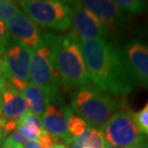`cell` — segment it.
<instances>
[{
	"label": "cell",
	"mask_w": 148,
	"mask_h": 148,
	"mask_svg": "<svg viewBox=\"0 0 148 148\" xmlns=\"http://www.w3.org/2000/svg\"><path fill=\"white\" fill-rule=\"evenodd\" d=\"M23 96L26 100L29 111L37 116L42 115L47 105L51 101V98L42 88L32 84L31 82L23 91Z\"/></svg>",
	"instance_id": "cell-14"
},
{
	"label": "cell",
	"mask_w": 148,
	"mask_h": 148,
	"mask_svg": "<svg viewBox=\"0 0 148 148\" xmlns=\"http://www.w3.org/2000/svg\"><path fill=\"white\" fill-rule=\"evenodd\" d=\"M6 26L13 40L24 44L31 50L40 43L42 35L38 25L23 12L18 11L9 18L6 21Z\"/></svg>",
	"instance_id": "cell-12"
},
{
	"label": "cell",
	"mask_w": 148,
	"mask_h": 148,
	"mask_svg": "<svg viewBox=\"0 0 148 148\" xmlns=\"http://www.w3.org/2000/svg\"><path fill=\"white\" fill-rule=\"evenodd\" d=\"M28 111L23 94L8 82L0 91V116L7 121L17 122Z\"/></svg>",
	"instance_id": "cell-13"
},
{
	"label": "cell",
	"mask_w": 148,
	"mask_h": 148,
	"mask_svg": "<svg viewBox=\"0 0 148 148\" xmlns=\"http://www.w3.org/2000/svg\"><path fill=\"white\" fill-rule=\"evenodd\" d=\"M23 13L42 27L64 32L71 26L70 4L58 0H28L19 2Z\"/></svg>",
	"instance_id": "cell-5"
},
{
	"label": "cell",
	"mask_w": 148,
	"mask_h": 148,
	"mask_svg": "<svg viewBox=\"0 0 148 148\" xmlns=\"http://www.w3.org/2000/svg\"><path fill=\"white\" fill-rule=\"evenodd\" d=\"M16 129H18L30 141H37L38 137L41 135V132L44 130L40 118L30 111H28L27 114L23 115L16 122Z\"/></svg>",
	"instance_id": "cell-15"
},
{
	"label": "cell",
	"mask_w": 148,
	"mask_h": 148,
	"mask_svg": "<svg viewBox=\"0 0 148 148\" xmlns=\"http://www.w3.org/2000/svg\"><path fill=\"white\" fill-rule=\"evenodd\" d=\"M81 5L92 13L107 30L117 31L131 21V17L122 12L114 1L108 0H85Z\"/></svg>",
	"instance_id": "cell-10"
},
{
	"label": "cell",
	"mask_w": 148,
	"mask_h": 148,
	"mask_svg": "<svg viewBox=\"0 0 148 148\" xmlns=\"http://www.w3.org/2000/svg\"><path fill=\"white\" fill-rule=\"evenodd\" d=\"M114 4L127 14H140L148 11V2L141 0H114Z\"/></svg>",
	"instance_id": "cell-17"
},
{
	"label": "cell",
	"mask_w": 148,
	"mask_h": 148,
	"mask_svg": "<svg viewBox=\"0 0 148 148\" xmlns=\"http://www.w3.org/2000/svg\"><path fill=\"white\" fill-rule=\"evenodd\" d=\"M53 148H67V147H66V144H63V143H56Z\"/></svg>",
	"instance_id": "cell-30"
},
{
	"label": "cell",
	"mask_w": 148,
	"mask_h": 148,
	"mask_svg": "<svg viewBox=\"0 0 148 148\" xmlns=\"http://www.w3.org/2000/svg\"><path fill=\"white\" fill-rule=\"evenodd\" d=\"M72 114L71 108L67 107L59 95L49 102L40 121L47 132L66 143L71 138L67 132V122Z\"/></svg>",
	"instance_id": "cell-9"
},
{
	"label": "cell",
	"mask_w": 148,
	"mask_h": 148,
	"mask_svg": "<svg viewBox=\"0 0 148 148\" xmlns=\"http://www.w3.org/2000/svg\"><path fill=\"white\" fill-rule=\"evenodd\" d=\"M54 71L59 84L66 88H80L90 83L79 41L70 33L60 37L54 58Z\"/></svg>",
	"instance_id": "cell-3"
},
{
	"label": "cell",
	"mask_w": 148,
	"mask_h": 148,
	"mask_svg": "<svg viewBox=\"0 0 148 148\" xmlns=\"http://www.w3.org/2000/svg\"><path fill=\"white\" fill-rule=\"evenodd\" d=\"M55 137L52 136L49 132H47L45 129L41 132V135L37 140V143H38L41 148H53L56 144Z\"/></svg>",
	"instance_id": "cell-22"
},
{
	"label": "cell",
	"mask_w": 148,
	"mask_h": 148,
	"mask_svg": "<svg viewBox=\"0 0 148 148\" xmlns=\"http://www.w3.org/2000/svg\"><path fill=\"white\" fill-rule=\"evenodd\" d=\"M64 143H66V145H69V148H82L81 146L78 145V144H77L75 141L72 140V138H69V140H67V141H66Z\"/></svg>",
	"instance_id": "cell-28"
},
{
	"label": "cell",
	"mask_w": 148,
	"mask_h": 148,
	"mask_svg": "<svg viewBox=\"0 0 148 148\" xmlns=\"http://www.w3.org/2000/svg\"><path fill=\"white\" fill-rule=\"evenodd\" d=\"M1 148H22V146L20 144L14 143L10 138H7L4 140V143H3Z\"/></svg>",
	"instance_id": "cell-25"
},
{
	"label": "cell",
	"mask_w": 148,
	"mask_h": 148,
	"mask_svg": "<svg viewBox=\"0 0 148 148\" xmlns=\"http://www.w3.org/2000/svg\"><path fill=\"white\" fill-rule=\"evenodd\" d=\"M7 83H8L7 71H6L4 63H3V61L0 59V90L5 87Z\"/></svg>",
	"instance_id": "cell-24"
},
{
	"label": "cell",
	"mask_w": 148,
	"mask_h": 148,
	"mask_svg": "<svg viewBox=\"0 0 148 148\" xmlns=\"http://www.w3.org/2000/svg\"><path fill=\"white\" fill-rule=\"evenodd\" d=\"M20 11L18 5L14 1L0 0V19L7 21L9 18L14 16L17 12Z\"/></svg>",
	"instance_id": "cell-20"
},
{
	"label": "cell",
	"mask_w": 148,
	"mask_h": 148,
	"mask_svg": "<svg viewBox=\"0 0 148 148\" xmlns=\"http://www.w3.org/2000/svg\"><path fill=\"white\" fill-rule=\"evenodd\" d=\"M88 123L81 116L72 114L67 122V132L70 138H76L82 135L88 129Z\"/></svg>",
	"instance_id": "cell-18"
},
{
	"label": "cell",
	"mask_w": 148,
	"mask_h": 148,
	"mask_svg": "<svg viewBox=\"0 0 148 148\" xmlns=\"http://www.w3.org/2000/svg\"><path fill=\"white\" fill-rule=\"evenodd\" d=\"M72 140L82 148H104L105 138L102 130L94 127H88L82 135Z\"/></svg>",
	"instance_id": "cell-16"
},
{
	"label": "cell",
	"mask_w": 148,
	"mask_h": 148,
	"mask_svg": "<svg viewBox=\"0 0 148 148\" xmlns=\"http://www.w3.org/2000/svg\"><path fill=\"white\" fill-rule=\"evenodd\" d=\"M11 37L8 32L6 23L0 19V59L3 57L6 48L10 42Z\"/></svg>",
	"instance_id": "cell-21"
},
{
	"label": "cell",
	"mask_w": 148,
	"mask_h": 148,
	"mask_svg": "<svg viewBox=\"0 0 148 148\" xmlns=\"http://www.w3.org/2000/svg\"><path fill=\"white\" fill-rule=\"evenodd\" d=\"M0 144H1V143H0Z\"/></svg>",
	"instance_id": "cell-32"
},
{
	"label": "cell",
	"mask_w": 148,
	"mask_h": 148,
	"mask_svg": "<svg viewBox=\"0 0 148 148\" xmlns=\"http://www.w3.org/2000/svg\"><path fill=\"white\" fill-rule=\"evenodd\" d=\"M138 87L148 88V43L133 38L121 49Z\"/></svg>",
	"instance_id": "cell-11"
},
{
	"label": "cell",
	"mask_w": 148,
	"mask_h": 148,
	"mask_svg": "<svg viewBox=\"0 0 148 148\" xmlns=\"http://www.w3.org/2000/svg\"><path fill=\"white\" fill-rule=\"evenodd\" d=\"M119 109H128L125 96L105 92L90 84L76 90L71 96V110L90 127L101 128Z\"/></svg>",
	"instance_id": "cell-2"
},
{
	"label": "cell",
	"mask_w": 148,
	"mask_h": 148,
	"mask_svg": "<svg viewBox=\"0 0 148 148\" xmlns=\"http://www.w3.org/2000/svg\"><path fill=\"white\" fill-rule=\"evenodd\" d=\"M128 148H148V140L143 141V143H138V144H136V145H133Z\"/></svg>",
	"instance_id": "cell-29"
},
{
	"label": "cell",
	"mask_w": 148,
	"mask_h": 148,
	"mask_svg": "<svg viewBox=\"0 0 148 148\" xmlns=\"http://www.w3.org/2000/svg\"><path fill=\"white\" fill-rule=\"evenodd\" d=\"M31 59L32 50L11 38L1 60L7 71L8 82L21 93L30 84Z\"/></svg>",
	"instance_id": "cell-7"
},
{
	"label": "cell",
	"mask_w": 148,
	"mask_h": 148,
	"mask_svg": "<svg viewBox=\"0 0 148 148\" xmlns=\"http://www.w3.org/2000/svg\"><path fill=\"white\" fill-rule=\"evenodd\" d=\"M10 138L14 141V143L20 144V145H23L24 143H29V141H30L27 138L25 137L24 135L22 134L21 132L19 131L18 129H16V130H14V131H13V133H12Z\"/></svg>",
	"instance_id": "cell-23"
},
{
	"label": "cell",
	"mask_w": 148,
	"mask_h": 148,
	"mask_svg": "<svg viewBox=\"0 0 148 148\" xmlns=\"http://www.w3.org/2000/svg\"><path fill=\"white\" fill-rule=\"evenodd\" d=\"M21 146H22V148H41L40 145H38V143L36 140L29 141V143H26Z\"/></svg>",
	"instance_id": "cell-27"
},
{
	"label": "cell",
	"mask_w": 148,
	"mask_h": 148,
	"mask_svg": "<svg viewBox=\"0 0 148 148\" xmlns=\"http://www.w3.org/2000/svg\"><path fill=\"white\" fill-rule=\"evenodd\" d=\"M70 3L72 9L70 34L78 41L104 38L107 32L99 19L83 7L80 1Z\"/></svg>",
	"instance_id": "cell-8"
},
{
	"label": "cell",
	"mask_w": 148,
	"mask_h": 148,
	"mask_svg": "<svg viewBox=\"0 0 148 148\" xmlns=\"http://www.w3.org/2000/svg\"><path fill=\"white\" fill-rule=\"evenodd\" d=\"M100 129L105 143L117 148H128L148 140L138 129L134 112L128 109L115 112Z\"/></svg>",
	"instance_id": "cell-6"
},
{
	"label": "cell",
	"mask_w": 148,
	"mask_h": 148,
	"mask_svg": "<svg viewBox=\"0 0 148 148\" xmlns=\"http://www.w3.org/2000/svg\"><path fill=\"white\" fill-rule=\"evenodd\" d=\"M104 148H117V147L112 146V145H111V144H109V143H105V147H104Z\"/></svg>",
	"instance_id": "cell-31"
},
{
	"label": "cell",
	"mask_w": 148,
	"mask_h": 148,
	"mask_svg": "<svg viewBox=\"0 0 148 148\" xmlns=\"http://www.w3.org/2000/svg\"><path fill=\"white\" fill-rule=\"evenodd\" d=\"M90 80L94 87L116 96L138 88L121 49L105 38L79 41Z\"/></svg>",
	"instance_id": "cell-1"
},
{
	"label": "cell",
	"mask_w": 148,
	"mask_h": 148,
	"mask_svg": "<svg viewBox=\"0 0 148 148\" xmlns=\"http://www.w3.org/2000/svg\"><path fill=\"white\" fill-rule=\"evenodd\" d=\"M134 118L138 129L148 138V100L140 111L134 112Z\"/></svg>",
	"instance_id": "cell-19"
},
{
	"label": "cell",
	"mask_w": 148,
	"mask_h": 148,
	"mask_svg": "<svg viewBox=\"0 0 148 148\" xmlns=\"http://www.w3.org/2000/svg\"><path fill=\"white\" fill-rule=\"evenodd\" d=\"M6 123H7V120H5L4 118H2L0 116V143H1V140L4 135L6 134L5 133V126H6Z\"/></svg>",
	"instance_id": "cell-26"
},
{
	"label": "cell",
	"mask_w": 148,
	"mask_h": 148,
	"mask_svg": "<svg viewBox=\"0 0 148 148\" xmlns=\"http://www.w3.org/2000/svg\"><path fill=\"white\" fill-rule=\"evenodd\" d=\"M61 36L45 33L40 43L32 50L30 81L41 88L52 99L59 96V82L54 71V58Z\"/></svg>",
	"instance_id": "cell-4"
}]
</instances>
